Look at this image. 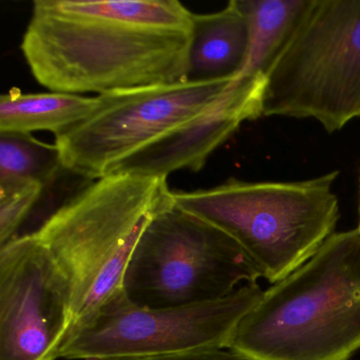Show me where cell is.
<instances>
[{
  "label": "cell",
  "mask_w": 360,
  "mask_h": 360,
  "mask_svg": "<svg viewBox=\"0 0 360 360\" xmlns=\"http://www.w3.org/2000/svg\"><path fill=\"white\" fill-rule=\"evenodd\" d=\"M193 24L176 0H37L20 49L50 91L102 96L187 81Z\"/></svg>",
  "instance_id": "1"
},
{
  "label": "cell",
  "mask_w": 360,
  "mask_h": 360,
  "mask_svg": "<svg viewBox=\"0 0 360 360\" xmlns=\"http://www.w3.org/2000/svg\"><path fill=\"white\" fill-rule=\"evenodd\" d=\"M174 205L167 176L108 174L73 195L33 231L68 283L71 320L63 347L123 292L139 240Z\"/></svg>",
  "instance_id": "2"
},
{
  "label": "cell",
  "mask_w": 360,
  "mask_h": 360,
  "mask_svg": "<svg viewBox=\"0 0 360 360\" xmlns=\"http://www.w3.org/2000/svg\"><path fill=\"white\" fill-rule=\"evenodd\" d=\"M227 349L242 360H349L360 349V229L333 233L263 290Z\"/></svg>",
  "instance_id": "3"
},
{
  "label": "cell",
  "mask_w": 360,
  "mask_h": 360,
  "mask_svg": "<svg viewBox=\"0 0 360 360\" xmlns=\"http://www.w3.org/2000/svg\"><path fill=\"white\" fill-rule=\"evenodd\" d=\"M338 172L299 182L231 180L174 191V205L231 236L269 283L302 266L335 233Z\"/></svg>",
  "instance_id": "4"
},
{
  "label": "cell",
  "mask_w": 360,
  "mask_h": 360,
  "mask_svg": "<svg viewBox=\"0 0 360 360\" xmlns=\"http://www.w3.org/2000/svg\"><path fill=\"white\" fill-rule=\"evenodd\" d=\"M260 109L316 120L328 132L360 117V0H314L265 77Z\"/></svg>",
  "instance_id": "5"
},
{
  "label": "cell",
  "mask_w": 360,
  "mask_h": 360,
  "mask_svg": "<svg viewBox=\"0 0 360 360\" xmlns=\"http://www.w3.org/2000/svg\"><path fill=\"white\" fill-rule=\"evenodd\" d=\"M261 276L224 231L174 205L139 240L124 276L128 300L149 309L220 300Z\"/></svg>",
  "instance_id": "6"
},
{
  "label": "cell",
  "mask_w": 360,
  "mask_h": 360,
  "mask_svg": "<svg viewBox=\"0 0 360 360\" xmlns=\"http://www.w3.org/2000/svg\"><path fill=\"white\" fill-rule=\"evenodd\" d=\"M235 79H187L98 96L86 119L56 136L63 167L88 180L108 176L217 106Z\"/></svg>",
  "instance_id": "7"
},
{
  "label": "cell",
  "mask_w": 360,
  "mask_h": 360,
  "mask_svg": "<svg viewBox=\"0 0 360 360\" xmlns=\"http://www.w3.org/2000/svg\"><path fill=\"white\" fill-rule=\"evenodd\" d=\"M262 294L258 283H248L220 300L149 309L134 304L122 292L60 349V358L106 360L227 349L240 320Z\"/></svg>",
  "instance_id": "8"
},
{
  "label": "cell",
  "mask_w": 360,
  "mask_h": 360,
  "mask_svg": "<svg viewBox=\"0 0 360 360\" xmlns=\"http://www.w3.org/2000/svg\"><path fill=\"white\" fill-rule=\"evenodd\" d=\"M71 320L68 283L33 233L0 246V360H56Z\"/></svg>",
  "instance_id": "9"
},
{
  "label": "cell",
  "mask_w": 360,
  "mask_h": 360,
  "mask_svg": "<svg viewBox=\"0 0 360 360\" xmlns=\"http://www.w3.org/2000/svg\"><path fill=\"white\" fill-rule=\"evenodd\" d=\"M261 79L236 77L226 96L214 108L174 134L126 160L113 174L167 176L179 170L199 172L208 158L246 121L261 117Z\"/></svg>",
  "instance_id": "10"
},
{
  "label": "cell",
  "mask_w": 360,
  "mask_h": 360,
  "mask_svg": "<svg viewBox=\"0 0 360 360\" xmlns=\"http://www.w3.org/2000/svg\"><path fill=\"white\" fill-rule=\"evenodd\" d=\"M250 26L237 0L221 11L193 14L189 81L235 79L248 60Z\"/></svg>",
  "instance_id": "11"
},
{
  "label": "cell",
  "mask_w": 360,
  "mask_h": 360,
  "mask_svg": "<svg viewBox=\"0 0 360 360\" xmlns=\"http://www.w3.org/2000/svg\"><path fill=\"white\" fill-rule=\"evenodd\" d=\"M250 26L248 60L237 77L264 81L290 45L314 0H237Z\"/></svg>",
  "instance_id": "12"
},
{
  "label": "cell",
  "mask_w": 360,
  "mask_h": 360,
  "mask_svg": "<svg viewBox=\"0 0 360 360\" xmlns=\"http://www.w3.org/2000/svg\"><path fill=\"white\" fill-rule=\"evenodd\" d=\"M98 96L53 92L22 94L12 90L0 96V134L60 132L79 123L98 106Z\"/></svg>",
  "instance_id": "13"
},
{
  "label": "cell",
  "mask_w": 360,
  "mask_h": 360,
  "mask_svg": "<svg viewBox=\"0 0 360 360\" xmlns=\"http://www.w3.org/2000/svg\"><path fill=\"white\" fill-rule=\"evenodd\" d=\"M64 169L56 145L31 134H0V188L39 182L47 186Z\"/></svg>",
  "instance_id": "14"
},
{
  "label": "cell",
  "mask_w": 360,
  "mask_h": 360,
  "mask_svg": "<svg viewBox=\"0 0 360 360\" xmlns=\"http://www.w3.org/2000/svg\"><path fill=\"white\" fill-rule=\"evenodd\" d=\"M45 185L26 183L0 188V246L18 237L20 227L43 195Z\"/></svg>",
  "instance_id": "15"
},
{
  "label": "cell",
  "mask_w": 360,
  "mask_h": 360,
  "mask_svg": "<svg viewBox=\"0 0 360 360\" xmlns=\"http://www.w3.org/2000/svg\"><path fill=\"white\" fill-rule=\"evenodd\" d=\"M106 360H242L229 349H200L146 357L113 358Z\"/></svg>",
  "instance_id": "16"
}]
</instances>
